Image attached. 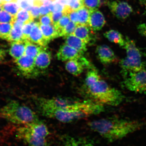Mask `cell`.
Wrapping results in <instances>:
<instances>
[{
  "label": "cell",
  "mask_w": 146,
  "mask_h": 146,
  "mask_svg": "<svg viewBox=\"0 0 146 146\" xmlns=\"http://www.w3.org/2000/svg\"><path fill=\"white\" fill-rule=\"evenodd\" d=\"M58 59L62 61L71 60H78L84 64H86L88 60L77 50L65 44L60 46L56 54Z\"/></svg>",
  "instance_id": "10"
},
{
  "label": "cell",
  "mask_w": 146,
  "mask_h": 146,
  "mask_svg": "<svg viewBox=\"0 0 146 146\" xmlns=\"http://www.w3.org/2000/svg\"><path fill=\"white\" fill-rule=\"evenodd\" d=\"M81 6L90 10L98 9L102 5L101 0H80Z\"/></svg>",
  "instance_id": "31"
},
{
  "label": "cell",
  "mask_w": 146,
  "mask_h": 146,
  "mask_svg": "<svg viewBox=\"0 0 146 146\" xmlns=\"http://www.w3.org/2000/svg\"><path fill=\"white\" fill-rule=\"evenodd\" d=\"M104 110V106L91 100L81 102L79 101L65 108L46 110L40 111L42 115L61 122H72L91 115L98 114Z\"/></svg>",
  "instance_id": "2"
},
{
  "label": "cell",
  "mask_w": 146,
  "mask_h": 146,
  "mask_svg": "<svg viewBox=\"0 0 146 146\" xmlns=\"http://www.w3.org/2000/svg\"><path fill=\"white\" fill-rule=\"evenodd\" d=\"M76 25L75 23L70 21L60 33L59 37L63 36L64 38H65L69 35L72 34L75 30Z\"/></svg>",
  "instance_id": "32"
},
{
  "label": "cell",
  "mask_w": 146,
  "mask_h": 146,
  "mask_svg": "<svg viewBox=\"0 0 146 146\" xmlns=\"http://www.w3.org/2000/svg\"><path fill=\"white\" fill-rule=\"evenodd\" d=\"M27 125L30 129L42 138H46L50 134L49 131L47 126L39 120Z\"/></svg>",
  "instance_id": "20"
},
{
  "label": "cell",
  "mask_w": 146,
  "mask_h": 146,
  "mask_svg": "<svg viewBox=\"0 0 146 146\" xmlns=\"http://www.w3.org/2000/svg\"><path fill=\"white\" fill-rule=\"evenodd\" d=\"M63 16L62 12H57V13H53L52 14V18L53 26L55 25L59 20L61 19Z\"/></svg>",
  "instance_id": "40"
},
{
  "label": "cell",
  "mask_w": 146,
  "mask_h": 146,
  "mask_svg": "<svg viewBox=\"0 0 146 146\" xmlns=\"http://www.w3.org/2000/svg\"><path fill=\"white\" fill-rule=\"evenodd\" d=\"M104 35L110 42L117 44L121 48H123L125 44V38L119 32L115 30H110L106 32Z\"/></svg>",
  "instance_id": "22"
},
{
  "label": "cell",
  "mask_w": 146,
  "mask_h": 146,
  "mask_svg": "<svg viewBox=\"0 0 146 146\" xmlns=\"http://www.w3.org/2000/svg\"><path fill=\"white\" fill-rule=\"evenodd\" d=\"M52 55L50 52L44 47L35 58V63L36 68L44 70L49 66L51 61Z\"/></svg>",
  "instance_id": "14"
},
{
  "label": "cell",
  "mask_w": 146,
  "mask_h": 146,
  "mask_svg": "<svg viewBox=\"0 0 146 146\" xmlns=\"http://www.w3.org/2000/svg\"><path fill=\"white\" fill-rule=\"evenodd\" d=\"M15 21V17L4 11L0 12V24L12 23Z\"/></svg>",
  "instance_id": "33"
},
{
  "label": "cell",
  "mask_w": 146,
  "mask_h": 146,
  "mask_svg": "<svg viewBox=\"0 0 146 146\" xmlns=\"http://www.w3.org/2000/svg\"><path fill=\"white\" fill-rule=\"evenodd\" d=\"M16 136L29 146H48L46 138L37 135L27 125L20 126L16 129Z\"/></svg>",
  "instance_id": "7"
},
{
  "label": "cell",
  "mask_w": 146,
  "mask_h": 146,
  "mask_svg": "<svg viewBox=\"0 0 146 146\" xmlns=\"http://www.w3.org/2000/svg\"><path fill=\"white\" fill-rule=\"evenodd\" d=\"M97 57L104 65H108L117 62V58L110 47L106 45H99L96 48Z\"/></svg>",
  "instance_id": "12"
},
{
  "label": "cell",
  "mask_w": 146,
  "mask_h": 146,
  "mask_svg": "<svg viewBox=\"0 0 146 146\" xmlns=\"http://www.w3.org/2000/svg\"><path fill=\"white\" fill-rule=\"evenodd\" d=\"M76 11L78 16V25H88L89 16V9L84 7H81L77 9Z\"/></svg>",
  "instance_id": "29"
},
{
  "label": "cell",
  "mask_w": 146,
  "mask_h": 146,
  "mask_svg": "<svg viewBox=\"0 0 146 146\" xmlns=\"http://www.w3.org/2000/svg\"><path fill=\"white\" fill-rule=\"evenodd\" d=\"M5 55V51L3 50L0 49V63L4 59Z\"/></svg>",
  "instance_id": "43"
},
{
  "label": "cell",
  "mask_w": 146,
  "mask_h": 146,
  "mask_svg": "<svg viewBox=\"0 0 146 146\" xmlns=\"http://www.w3.org/2000/svg\"><path fill=\"white\" fill-rule=\"evenodd\" d=\"M25 55L35 58L39 52L45 47L42 46L27 40L25 42Z\"/></svg>",
  "instance_id": "25"
},
{
  "label": "cell",
  "mask_w": 146,
  "mask_h": 146,
  "mask_svg": "<svg viewBox=\"0 0 146 146\" xmlns=\"http://www.w3.org/2000/svg\"><path fill=\"white\" fill-rule=\"evenodd\" d=\"M63 146H94L90 141L82 138L66 137L64 141Z\"/></svg>",
  "instance_id": "24"
},
{
  "label": "cell",
  "mask_w": 146,
  "mask_h": 146,
  "mask_svg": "<svg viewBox=\"0 0 146 146\" xmlns=\"http://www.w3.org/2000/svg\"><path fill=\"white\" fill-rule=\"evenodd\" d=\"M140 3L144 9L145 13L146 14V0H140Z\"/></svg>",
  "instance_id": "44"
},
{
  "label": "cell",
  "mask_w": 146,
  "mask_h": 146,
  "mask_svg": "<svg viewBox=\"0 0 146 146\" xmlns=\"http://www.w3.org/2000/svg\"><path fill=\"white\" fill-rule=\"evenodd\" d=\"M137 29L139 34L146 38V23L139 24L137 26Z\"/></svg>",
  "instance_id": "39"
},
{
  "label": "cell",
  "mask_w": 146,
  "mask_h": 146,
  "mask_svg": "<svg viewBox=\"0 0 146 146\" xmlns=\"http://www.w3.org/2000/svg\"><path fill=\"white\" fill-rule=\"evenodd\" d=\"M1 4L2 10L4 11L15 17H16V14L20 9L14 2H8L4 0H1Z\"/></svg>",
  "instance_id": "28"
},
{
  "label": "cell",
  "mask_w": 146,
  "mask_h": 146,
  "mask_svg": "<svg viewBox=\"0 0 146 146\" xmlns=\"http://www.w3.org/2000/svg\"><path fill=\"white\" fill-rule=\"evenodd\" d=\"M34 22L33 21L31 23L25 24L23 26L22 32H23V39L24 42L29 40L30 35L33 28Z\"/></svg>",
  "instance_id": "35"
},
{
  "label": "cell",
  "mask_w": 146,
  "mask_h": 146,
  "mask_svg": "<svg viewBox=\"0 0 146 146\" xmlns=\"http://www.w3.org/2000/svg\"><path fill=\"white\" fill-rule=\"evenodd\" d=\"M126 88L132 92L146 95V69L122 75Z\"/></svg>",
  "instance_id": "6"
},
{
  "label": "cell",
  "mask_w": 146,
  "mask_h": 146,
  "mask_svg": "<svg viewBox=\"0 0 146 146\" xmlns=\"http://www.w3.org/2000/svg\"><path fill=\"white\" fill-rule=\"evenodd\" d=\"M29 11L34 20L36 19H39L41 16L39 7L34 5L33 7H31Z\"/></svg>",
  "instance_id": "37"
},
{
  "label": "cell",
  "mask_w": 146,
  "mask_h": 146,
  "mask_svg": "<svg viewBox=\"0 0 146 146\" xmlns=\"http://www.w3.org/2000/svg\"><path fill=\"white\" fill-rule=\"evenodd\" d=\"M89 11L88 25L94 32L99 31L106 24L103 14L98 9H90Z\"/></svg>",
  "instance_id": "13"
},
{
  "label": "cell",
  "mask_w": 146,
  "mask_h": 146,
  "mask_svg": "<svg viewBox=\"0 0 146 146\" xmlns=\"http://www.w3.org/2000/svg\"><path fill=\"white\" fill-rule=\"evenodd\" d=\"M40 28L44 39L48 43L59 37L58 33L53 25H44L40 24Z\"/></svg>",
  "instance_id": "23"
},
{
  "label": "cell",
  "mask_w": 146,
  "mask_h": 146,
  "mask_svg": "<svg viewBox=\"0 0 146 146\" xmlns=\"http://www.w3.org/2000/svg\"><path fill=\"white\" fill-rule=\"evenodd\" d=\"M93 33L88 25H77L73 34L88 44L92 39Z\"/></svg>",
  "instance_id": "16"
},
{
  "label": "cell",
  "mask_w": 146,
  "mask_h": 146,
  "mask_svg": "<svg viewBox=\"0 0 146 146\" xmlns=\"http://www.w3.org/2000/svg\"><path fill=\"white\" fill-rule=\"evenodd\" d=\"M12 30L7 41L11 42H24L23 39V24L15 21L13 24Z\"/></svg>",
  "instance_id": "18"
},
{
  "label": "cell",
  "mask_w": 146,
  "mask_h": 146,
  "mask_svg": "<svg viewBox=\"0 0 146 146\" xmlns=\"http://www.w3.org/2000/svg\"><path fill=\"white\" fill-rule=\"evenodd\" d=\"M88 125L108 142H113L140 130L143 124L136 120L111 117L94 120Z\"/></svg>",
  "instance_id": "1"
},
{
  "label": "cell",
  "mask_w": 146,
  "mask_h": 146,
  "mask_svg": "<svg viewBox=\"0 0 146 146\" xmlns=\"http://www.w3.org/2000/svg\"><path fill=\"white\" fill-rule=\"evenodd\" d=\"M15 21L21 22L24 25L33 22L34 20L29 11L20 8L15 17Z\"/></svg>",
  "instance_id": "27"
},
{
  "label": "cell",
  "mask_w": 146,
  "mask_h": 146,
  "mask_svg": "<svg viewBox=\"0 0 146 146\" xmlns=\"http://www.w3.org/2000/svg\"><path fill=\"white\" fill-rule=\"evenodd\" d=\"M100 76L95 69H91L86 74L84 88L93 86L101 79Z\"/></svg>",
  "instance_id": "26"
},
{
  "label": "cell",
  "mask_w": 146,
  "mask_h": 146,
  "mask_svg": "<svg viewBox=\"0 0 146 146\" xmlns=\"http://www.w3.org/2000/svg\"><path fill=\"white\" fill-rule=\"evenodd\" d=\"M123 48L125 50L126 56L120 62L122 75L146 69V62L142 60V52L133 39L126 36Z\"/></svg>",
  "instance_id": "5"
},
{
  "label": "cell",
  "mask_w": 146,
  "mask_h": 146,
  "mask_svg": "<svg viewBox=\"0 0 146 146\" xmlns=\"http://www.w3.org/2000/svg\"><path fill=\"white\" fill-rule=\"evenodd\" d=\"M65 44L83 54L87 50L86 44L81 39L72 34L65 38Z\"/></svg>",
  "instance_id": "17"
},
{
  "label": "cell",
  "mask_w": 146,
  "mask_h": 146,
  "mask_svg": "<svg viewBox=\"0 0 146 146\" xmlns=\"http://www.w3.org/2000/svg\"><path fill=\"white\" fill-rule=\"evenodd\" d=\"M84 89L89 100L102 105L117 106L122 102L124 98L119 90L111 87L101 79L93 86Z\"/></svg>",
  "instance_id": "3"
},
{
  "label": "cell",
  "mask_w": 146,
  "mask_h": 146,
  "mask_svg": "<svg viewBox=\"0 0 146 146\" xmlns=\"http://www.w3.org/2000/svg\"><path fill=\"white\" fill-rule=\"evenodd\" d=\"M67 16L69 17L71 21L75 23L76 25H78L79 23L78 16L76 11H75L74 9H73L70 13H68Z\"/></svg>",
  "instance_id": "38"
},
{
  "label": "cell",
  "mask_w": 146,
  "mask_h": 146,
  "mask_svg": "<svg viewBox=\"0 0 146 146\" xmlns=\"http://www.w3.org/2000/svg\"><path fill=\"white\" fill-rule=\"evenodd\" d=\"M2 11L1 4V0L0 1V12Z\"/></svg>",
  "instance_id": "45"
},
{
  "label": "cell",
  "mask_w": 146,
  "mask_h": 146,
  "mask_svg": "<svg viewBox=\"0 0 146 146\" xmlns=\"http://www.w3.org/2000/svg\"><path fill=\"white\" fill-rule=\"evenodd\" d=\"M29 41L43 47H46L48 43L44 39L40 28L39 22H34L33 28L30 35Z\"/></svg>",
  "instance_id": "15"
},
{
  "label": "cell",
  "mask_w": 146,
  "mask_h": 146,
  "mask_svg": "<svg viewBox=\"0 0 146 146\" xmlns=\"http://www.w3.org/2000/svg\"><path fill=\"white\" fill-rule=\"evenodd\" d=\"M0 117L20 126L39 120L36 113L31 108L15 100L10 101L0 109Z\"/></svg>",
  "instance_id": "4"
},
{
  "label": "cell",
  "mask_w": 146,
  "mask_h": 146,
  "mask_svg": "<svg viewBox=\"0 0 146 146\" xmlns=\"http://www.w3.org/2000/svg\"><path fill=\"white\" fill-rule=\"evenodd\" d=\"M39 11H40L41 16L46 15V14L49 13L50 12H51L50 11L48 7L45 5L44 6H42L40 7V8H39Z\"/></svg>",
  "instance_id": "41"
},
{
  "label": "cell",
  "mask_w": 146,
  "mask_h": 146,
  "mask_svg": "<svg viewBox=\"0 0 146 146\" xmlns=\"http://www.w3.org/2000/svg\"><path fill=\"white\" fill-rule=\"evenodd\" d=\"M12 23L0 24V39L7 41L12 30Z\"/></svg>",
  "instance_id": "30"
},
{
  "label": "cell",
  "mask_w": 146,
  "mask_h": 146,
  "mask_svg": "<svg viewBox=\"0 0 146 146\" xmlns=\"http://www.w3.org/2000/svg\"><path fill=\"white\" fill-rule=\"evenodd\" d=\"M52 14V12H50L49 13L46 15L40 16L39 18V22L40 25H53V23Z\"/></svg>",
  "instance_id": "36"
},
{
  "label": "cell",
  "mask_w": 146,
  "mask_h": 146,
  "mask_svg": "<svg viewBox=\"0 0 146 146\" xmlns=\"http://www.w3.org/2000/svg\"><path fill=\"white\" fill-rule=\"evenodd\" d=\"M62 8L61 6L59 4H56V5H53V9L52 12L53 13H57V12H61Z\"/></svg>",
  "instance_id": "42"
},
{
  "label": "cell",
  "mask_w": 146,
  "mask_h": 146,
  "mask_svg": "<svg viewBox=\"0 0 146 146\" xmlns=\"http://www.w3.org/2000/svg\"><path fill=\"white\" fill-rule=\"evenodd\" d=\"M106 4L112 14L121 21L126 20L133 12L131 6L126 2L109 1Z\"/></svg>",
  "instance_id": "9"
},
{
  "label": "cell",
  "mask_w": 146,
  "mask_h": 146,
  "mask_svg": "<svg viewBox=\"0 0 146 146\" xmlns=\"http://www.w3.org/2000/svg\"><path fill=\"white\" fill-rule=\"evenodd\" d=\"M85 68L83 63L78 60H68L65 64V69L67 71L75 76L80 75L83 72Z\"/></svg>",
  "instance_id": "21"
},
{
  "label": "cell",
  "mask_w": 146,
  "mask_h": 146,
  "mask_svg": "<svg viewBox=\"0 0 146 146\" xmlns=\"http://www.w3.org/2000/svg\"><path fill=\"white\" fill-rule=\"evenodd\" d=\"M70 21V20L68 16H63L57 23L54 26L58 33L59 36L60 33L62 31L63 29L65 27Z\"/></svg>",
  "instance_id": "34"
},
{
  "label": "cell",
  "mask_w": 146,
  "mask_h": 146,
  "mask_svg": "<svg viewBox=\"0 0 146 146\" xmlns=\"http://www.w3.org/2000/svg\"><path fill=\"white\" fill-rule=\"evenodd\" d=\"M78 100L69 98L56 97L52 99L41 98L37 102L39 111L46 110L61 109L72 105L77 102Z\"/></svg>",
  "instance_id": "8"
},
{
  "label": "cell",
  "mask_w": 146,
  "mask_h": 146,
  "mask_svg": "<svg viewBox=\"0 0 146 146\" xmlns=\"http://www.w3.org/2000/svg\"><path fill=\"white\" fill-rule=\"evenodd\" d=\"M25 42L11 43L9 53L14 60H18L25 55Z\"/></svg>",
  "instance_id": "19"
},
{
  "label": "cell",
  "mask_w": 146,
  "mask_h": 146,
  "mask_svg": "<svg viewBox=\"0 0 146 146\" xmlns=\"http://www.w3.org/2000/svg\"><path fill=\"white\" fill-rule=\"evenodd\" d=\"M15 62L18 70L23 75L31 77L36 74L37 70L35 67V58L24 55Z\"/></svg>",
  "instance_id": "11"
}]
</instances>
